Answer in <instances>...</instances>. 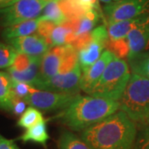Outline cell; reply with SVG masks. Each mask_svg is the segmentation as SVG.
I'll use <instances>...</instances> for the list:
<instances>
[{"label":"cell","instance_id":"obj_1","mask_svg":"<svg viewBox=\"0 0 149 149\" xmlns=\"http://www.w3.org/2000/svg\"><path fill=\"white\" fill-rule=\"evenodd\" d=\"M137 133L136 123L120 110L81 131L80 138L91 149H133Z\"/></svg>","mask_w":149,"mask_h":149},{"label":"cell","instance_id":"obj_15","mask_svg":"<svg viewBox=\"0 0 149 149\" xmlns=\"http://www.w3.org/2000/svg\"><path fill=\"white\" fill-rule=\"evenodd\" d=\"M41 60H42V57H36L32 61L31 65L24 71L17 72L13 70L7 69V72L10 74L13 80L17 81V82L27 83L35 88V85L39 79Z\"/></svg>","mask_w":149,"mask_h":149},{"label":"cell","instance_id":"obj_22","mask_svg":"<svg viewBox=\"0 0 149 149\" xmlns=\"http://www.w3.org/2000/svg\"><path fill=\"white\" fill-rule=\"evenodd\" d=\"M64 46L65 52L60 65L59 73L69 72L79 64L78 52L70 44H65Z\"/></svg>","mask_w":149,"mask_h":149},{"label":"cell","instance_id":"obj_30","mask_svg":"<svg viewBox=\"0 0 149 149\" xmlns=\"http://www.w3.org/2000/svg\"><path fill=\"white\" fill-rule=\"evenodd\" d=\"M58 26L56 23H54L53 22L47 21V20H42L38 28H37V34L40 35L41 37H42L51 46V36L52 33L53 32V30L55 29V27Z\"/></svg>","mask_w":149,"mask_h":149},{"label":"cell","instance_id":"obj_7","mask_svg":"<svg viewBox=\"0 0 149 149\" xmlns=\"http://www.w3.org/2000/svg\"><path fill=\"white\" fill-rule=\"evenodd\" d=\"M109 23L135 18L149 13V0H120L104 8Z\"/></svg>","mask_w":149,"mask_h":149},{"label":"cell","instance_id":"obj_23","mask_svg":"<svg viewBox=\"0 0 149 149\" xmlns=\"http://www.w3.org/2000/svg\"><path fill=\"white\" fill-rule=\"evenodd\" d=\"M45 119L43 118L42 113L39 109L35 107H28L25 112L19 118L17 125L20 128H28L38 123L42 122Z\"/></svg>","mask_w":149,"mask_h":149},{"label":"cell","instance_id":"obj_11","mask_svg":"<svg viewBox=\"0 0 149 149\" xmlns=\"http://www.w3.org/2000/svg\"><path fill=\"white\" fill-rule=\"evenodd\" d=\"M114 57V55L110 51L105 50L103 52L100 58L93 64L91 67L84 70L80 77V90L90 95L94 86L99 81L104 73L107 65Z\"/></svg>","mask_w":149,"mask_h":149},{"label":"cell","instance_id":"obj_8","mask_svg":"<svg viewBox=\"0 0 149 149\" xmlns=\"http://www.w3.org/2000/svg\"><path fill=\"white\" fill-rule=\"evenodd\" d=\"M81 74V68L80 64H78L69 72L58 73L51 79L40 83L37 86V89L41 91L77 95L80 90Z\"/></svg>","mask_w":149,"mask_h":149},{"label":"cell","instance_id":"obj_10","mask_svg":"<svg viewBox=\"0 0 149 149\" xmlns=\"http://www.w3.org/2000/svg\"><path fill=\"white\" fill-rule=\"evenodd\" d=\"M7 42L14 48L17 52L27 54L36 57H42L51 48L49 43L38 34L18 37Z\"/></svg>","mask_w":149,"mask_h":149},{"label":"cell","instance_id":"obj_19","mask_svg":"<svg viewBox=\"0 0 149 149\" xmlns=\"http://www.w3.org/2000/svg\"><path fill=\"white\" fill-rule=\"evenodd\" d=\"M128 63L132 73L149 79V50L128 57Z\"/></svg>","mask_w":149,"mask_h":149},{"label":"cell","instance_id":"obj_12","mask_svg":"<svg viewBox=\"0 0 149 149\" xmlns=\"http://www.w3.org/2000/svg\"><path fill=\"white\" fill-rule=\"evenodd\" d=\"M65 52V46H55L52 47L42 57L40 64L39 79L35 85L37 86L40 83L51 79L59 73L60 65L63 57Z\"/></svg>","mask_w":149,"mask_h":149},{"label":"cell","instance_id":"obj_40","mask_svg":"<svg viewBox=\"0 0 149 149\" xmlns=\"http://www.w3.org/2000/svg\"></svg>","mask_w":149,"mask_h":149},{"label":"cell","instance_id":"obj_25","mask_svg":"<svg viewBox=\"0 0 149 149\" xmlns=\"http://www.w3.org/2000/svg\"><path fill=\"white\" fill-rule=\"evenodd\" d=\"M17 55V51L8 43L0 42V69L10 67Z\"/></svg>","mask_w":149,"mask_h":149},{"label":"cell","instance_id":"obj_5","mask_svg":"<svg viewBox=\"0 0 149 149\" xmlns=\"http://www.w3.org/2000/svg\"><path fill=\"white\" fill-rule=\"evenodd\" d=\"M48 3L43 0H19L0 8V25L7 27L41 16Z\"/></svg>","mask_w":149,"mask_h":149},{"label":"cell","instance_id":"obj_35","mask_svg":"<svg viewBox=\"0 0 149 149\" xmlns=\"http://www.w3.org/2000/svg\"><path fill=\"white\" fill-rule=\"evenodd\" d=\"M19 1V0H5L2 4H0V8H5V7H8V6H10L13 3H15L16 2Z\"/></svg>","mask_w":149,"mask_h":149},{"label":"cell","instance_id":"obj_16","mask_svg":"<svg viewBox=\"0 0 149 149\" xmlns=\"http://www.w3.org/2000/svg\"><path fill=\"white\" fill-rule=\"evenodd\" d=\"M104 49V47L101 44L92 42L87 47L80 50L78 52V59L81 70L84 71L95 64L100 58Z\"/></svg>","mask_w":149,"mask_h":149},{"label":"cell","instance_id":"obj_32","mask_svg":"<svg viewBox=\"0 0 149 149\" xmlns=\"http://www.w3.org/2000/svg\"><path fill=\"white\" fill-rule=\"evenodd\" d=\"M92 42H93V39L91 36V32H90L77 35L70 45L79 52L80 50L87 47Z\"/></svg>","mask_w":149,"mask_h":149},{"label":"cell","instance_id":"obj_38","mask_svg":"<svg viewBox=\"0 0 149 149\" xmlns=\"http://www.w3.org/2000/svg\"><path fill=\"white\" fill-rule=\"evenodd\" d=\"M145 125H149V118L148 119V121H147V123H146Z\"/></svg>","mask_w":149,"mask_h":149},{"label":"cell","instance_id":"obj_33","mask_svg":"<svg viewBox=\"0 0 149 149\" xmlns=\"http://www.w3.org/2000/svg\"><path fill=\"white\" fill-rule=\"evenodd\" d=\"M27 104L26 102L24 101L22 99H18L16 101L13 103V108H12V111L15 115H22L25 110L27 109H26V105Z\"/></svg>","mask_w":149,"mask_h":149},{"label":"cell","instance_id":"obj_13","mask_svg":"<svg viewBox=\"0 0 149 149\" xmlns=\"http://www.w3.org/2000/svg\"><path fill=\"white\" fill-rule=\"evenodd\" d=\"M42 20V18L41 17H38L34 19L22 22L16 25L5 27L2 32V37L6 42H8L15 38L32 35V33L37 32L38 26Z\"/></svg>","mask_w":149,"mask_h":149},{"label":"cell","instance_id":"obj_18","mask_svg":"<svg viewBox=\"0 0 149 149\" xmlns=\"http://www.w3.org/2000/svg\"><path fill=\"white\" fill-rule=\"evenodd\" d=\"M139 17L109 23L108 27L109 40H118L128 37L129 32L138 25Z\"/></svg>","mask_w":149,"mask_h":149},{"label":"cell","instance_id":"obj_37","mask_svg":"<svg viewBox=\"0 0 149 149\" xmlns=\"http://www.w3.org/2000/svg\"><path fill=\"white\" fill-rule=\"evenodd\" d=\"M43 1H45V2H47V3H49V2H51V1H53V0H43Z\"/></svg>","mask_w":149,"mask_h":149},{"label":"cell","instance_id":"obj_4","mask_svg":"<svg viewBox=\"0 0 149 149\" xmlns=\"http://www.w3.org/2000/svg\"><path fill=\"white\" fill-rule=\"evenodd\" d=\"M130 70L126 61L114 56L89 95L118 101L129 80Z\"/></svg>","mask_w":149,"mask_h":149},{"label":"cell","instance_id":"obj_3","mask_svg":"<svg viewBox=\"0 0 149 149\" xmlns=\"http://www.w3.org/2000/svg\"><path fill=\"white\" fill-rule=\"evenodd\" d=\"M118 102L119 109L133 122L145 125L149 118V79L132 73Z\"/></svg>","mask_w":149,"mask_h":149},{"label":"cell","instance_id":"obj_31","mask_svg":"<svg viewBox=\"0 0 149 149\" xmlns=\"http://www.w3.org/2000/svg\"><path fill=\"white\" fill-rule=\"evenodd\" d=\"M91 32L93 42H96L101 44L104 47H107L108 42L109 41V32L105 26H100L96 28H94Z\"/></svg>","mask_w":149,"mask_h":149},{"label":"cell","instance_id":"obj_2","mask_svg":"<svg viewBox=\"0 0 149 149\" xmlns=\"http://www.w3.org/2000/svg\"><path fill=\"white\" fill-rule=\"evenodd\" d=\"M118 109V101L78 95L70 106L59 114L58 118L71 130L83 131L105 119Z\"/></svg>","mask_w":149,"mask_h":149},{"label":"cell","instance_id":"obj_28","mask_svg":"<svg viewBox=\"0 0 149 149\" xmlns=\"http://www.w3.org/2000/svg\"><path fill=\"white\" fill-rule=\"evenodd\" d=\"M133 149H149V125H143L138 130Z\"/></svg>","mask_w":149,"mask_h":149},{"label":"cell","instance_id":"obj_21","mask_svg":"<svg viewBox=\"0 0 149 149\" xmlns=\"http://www.w3.org/2000/svg\"><path fill=\"white\" fill-rule=\"evenodd\" d=\"M58 147L59 149H91L81 138L67 130L63 131L61 134Z\"/></svg>","mask_w":149,"mask_h":149},{"label":"cell","instance_id":"obj_39","mask_svg":"<svg viewBox=\"0 0 149 149\" xmlns=\"http://www.w3.org/2000/svg\"><path fill=\"white\" fill-rule=\"evenodd\" d=\"M4 1H5V0H0V4H2Z\"/></svg>","mask_w":149,"mask_h":149},{"label":"cell","instance_id":"obj_17","mask_svg":"<svg viewBox=\"0 0 149 149\" xmlns=\"http://www.w3.org/2000/svg\"><path fill=\"white\" fill-rule=\"evenodd\" d=\"M24 143L33 142L42 144V146H47V142L49 139V134L47 133V121L44 120L33 125L26 129L24 133L19 138Z\"/></svg>","mask_w":149,"mask_h":149},{"label":"cell","instance_id":"obj_26","mask_svg":"<svg viewBox=\"0 0 149 149\" xmlns=\"http://www.w3.org/2000/svg\"><path fill=\"white\" fill-rule=\"evenodd\" d=\"M70 32H73L65 24L58 25L55 27L51 36V47L63 46L66 42V37Z\"/></svg>","mask_w":149,"mask_h":149},{"label":"cell","instance_id":"obj_34","mask_svg":"<svg viewBox=\"0 0 149 149\" xmlns=\"http://www.w3.org/2000/svg\"><path fill=\"white\" fill-rule=\"evenodd\" d=\"M0 149H20L15 143L14 140L4 138L0 134Z\"/></svg>","mask_w":149,"mask_h":149},{"label":"cell","instance_id":"obj_9","mask_svg":"<svg viewBox=\"0 0 149 149\" xmlns=\"http://www.w3.org/2000/svg\"><path fill=\"white\" fill-rule=\"evenodd\" d=\"M126 38L129 45L128 57L149 50V13L139 17L138 25Z\"/></svg>","mask_w":149,"mask_h":149},{"label":"cell","instance_id":"obj_6","mask_svg":"<svg viewBox=\"0 0 149 149\" xmlns=\"http://www.w3.org/2000/svg\"><path fill=\"white\" fill-rule=\"evenodd\" d=\"M77 95L57 93L52 91L36 90L25 97L23 100L27 104L42 111L64 110L74 101Z\"/></svg>","mask_w":149,"mask_h":149},{"label":"cell","instance_id":"obj_24","mask_svg":"<svg viewBox=\"0 0 149 149\" xmlns=\"http://www.w3.org/2000/svg\"><path fill=\"white\" fill-rule=\"evenodd\" d=\"M107 50L110 51L116 57L128 59L129 55V45L127 38L118 40H109L107 45Z\"/></svg>","mask_w":149,"mask_h":149},{"label":"cell","instance_id":"obj_29","mask_svg":"<svg viewBox=\"0 0 149 149\" xmlns=\"http://www.w3.org/2000/svg\"><path fill=\"white\" fill-rule=\"evenodd\" d=\"M12 87H13V91L15 94V95L22 100H23L25 97H27L30 94H32V92L37 90L29 84L23 83V82H17L14 80H13Z\"/></svg>","mask_w":149,"mask_h":149},{"label":"cell","instance_id":"obj_36","mask_svg":"<svg viewBox=\"0 0 149 149\" xmlns=\"http://www.w3.org/2000/svg\"><path fill=\"white\" fill-rule=\"evenodd\" d=\"M101 3H104L105 5L107 4H110V3H116V2H118L120 0H100Z\"/></svg>","mask_w":149,"mask_h":149},{"label":"cell","instance_id":"obj_27","mask_svg":"<svg viewBox=\"0 0 149 149\" xmlns=\"http://www.w3.org/2000/svg\"><path fill=\"white\" fill-rule=\"evenodd\" d=\"M35 58H36V56H32L27 54L21 53V52H17L16 56L14 58L13 64L8 69L13 70L17 71V72L24 71L31 65Z\"/></svg>","mask_w":149,"mask_h":149},{"label":"cell","instance_id":"obj_20","mask_svg":"<svg viewBox=\"0 0 149 149\" xmlns=\"http://www.w3.org/2000/svg\"><path fill=\"white\" fill-rule=\"evenodd\" d=\"M40 17L42 18V20L53 22L56 25H61L67 20L61 9L57 1L56 0L48 3L44 8Z\"/></svg>","mask_w":149,"mask_h":149},{"label":"cell","instance_id":"obj_14","mask_svg":"<svg viewBox=\"0 0 149 149\" xmlns=\"http://www.w3.org/2000/svg\"><path fill=\"white\" fill-rule=\"evenodd\" d=\"M13 80L7 71H0V109L11 112L13 103L18 100L13 91Z\"/></svg>","mask_w":149,"mask_h":149}]
</instances>
